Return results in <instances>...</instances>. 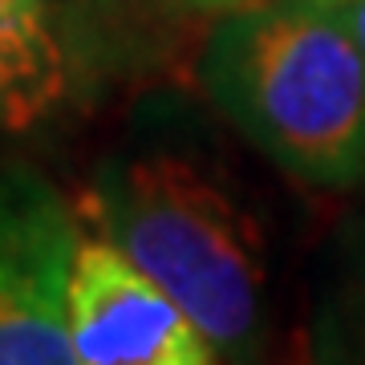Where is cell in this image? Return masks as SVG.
<instances>
[{
    "instance_id": "obj_10",
    "label": "cell",
    "mask_w": 365,
    "mask_h": 365,
    "mask_svg": "<svg viewBox=\"0 0 365 365\" xmlns=\"http://www.w3.org/2000/svg\"><path fill=\"white\" fill-rule=\"evenodd\" d=\"M317 4H337V0H317Z\"/></svg>"
},
{
    "instance_id": "obj_1",
    "label": "cell",
    "mask_w": 365,
    "mask_h": 365,
    "mask_svg": "<svg viewBox=\"0 0 365 365\" xmlns=\"http://www.w3.org/2000/svg\"><path fill=\"white\" fill-rule=\"evenodd\" d=\"M199 81L297 182L365 187V53L317 0H248L207 33Z\"/></svg>"
},
{
    "instance_id": "obj_6",
    "label": "cell",
    "mask_w": 365,
    "mask_h": 365,
    "mask_svg": "<svg viewBox=\"0 0 365 365\" xmlns=\"http://www.w3.org/2000/svg\"><path fill=\"white\" fill-rule=\"evenodd\" d=\"M313 365H365V313L325 300L313 329Z\"/></svg>"
},
{
    "instance_id": "obj_3",
    "label": "cell",
    "mask_w": 365,
    "mask_h": 365,
    "mask_svg": "<svg viewBox=\"0 0 365 365\" xmlns=\"http://www.w3.org/2000/svg\"><path fill=\"white\" fill-rule=\"evenodd\" d=\"M134 66L122 0H0V134L61 130Z\"/></svg>"
},
{
    "instance_id": "obj_8",
    "label": "cell",
    "mask_w": 365,
    "mask_h": 365,
    "mask_svg": "<svg viewBox=\"0 0 365 365\" xmlns=\"http://www.w3.org/2000/svg\"><path fill=\"white\" fill-rule=\"evenodd\" d=\"M341 16V25L349 29V37L357 41V49L365 53V0H337V4H325Z\"/></svg>"
},
{
    "instance_id": "obj_2",
    "label": "cell",
    "mask_w": 365,
    "mask_h": 365,
    "mask_svg": "<svg viewBox=\"0 0 365 365\" xmlns=\"http://www.w3.org/2000/svg\"><path fill=\"white\" fill-rule=\"evenodd\" d=\"M78 215L207 333L223 365L264 361L260 227L199 163L170 150L106 158L78 195Z\"/></svg>"
},
{
    "instance_id": "obj_9",
    "label": "cell",
    "mask_w": 365,
    "mask_h": 365,
    "mask_svg": "<svg viewBox=\"0 0 365 365\" xmlns=\"http://www.w3.org/2000/svg\"><path fill=\"white\" fill-rule=\"evenodd\" d=\"M199 9H235V4H248V0H191Z\"/></svg>"
},
{
    "instance_id": "obj_4",
    "label": "cell",
    "mask_w": 365,
    "mask_h": 365,
    "mask_svg": "<svg viewBox=\"0 0 365 365\" xmlns=\"http://www.w3.org/2000/svg\"><path fill=\"white\" fill-rule=\"evenodd\" d=\"M81 215L33 167H0V365H78L69 272Z\"/></svg>"
},
{
    "instance_id": "obj_5",
    "label": "cell",
    "mask_w": 365,
    "mask_h": 365,
    "mask_svg": "<svg viewBox=\"0 0 365 365\" xmlns=\"http://www.w3.org/2000/svg\"><path fill=\"white\" fill-rule=\"evenodd\" d=\"M69 333L78 365H220L207 333L98 232L78 240Z\"/></svg>"
},
{
    "instance_id": "obj_7",
    "label": "cell",
    "mask_w": 365,
    "mask_h": 365,
    "mask_svg": "<svg viewBox=\"0 0 365 365\" xmlns=\"http://www.w3.org/2000/svg\"><path fill=\"white\" fill-rule=\"evenodd\" d=\"M329 300H341L349 309L365 313V220L353 223V232L345 235V256H341V280Z\"/></svg>"
}]
</instances>
